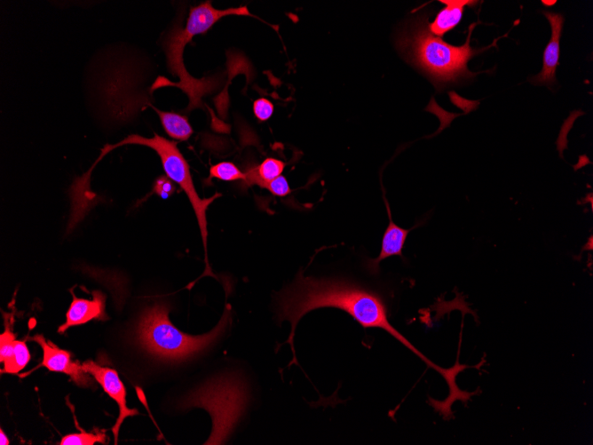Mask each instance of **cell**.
Masks as SVG:
<instances>
[{
    "instance_id": "cell-1",
    "label": "cell",
    "mask_w": 593,
    "mask_h": 445,
    "mask_svg": "<svg viewBox=\"0 0 593 445\" xmlns=\"http://www.w3.org/2000/svg\"><path fill=\"white\" fill-rule=\"evenodd\" d=\"M324 307L340 309L363 328L383 330L399 340L429 368L435 370L444 377L449 387V394L445 400L447 403L452 404L455 401H462L467 398L468 392L458 387L455 377L459 372L472 366L460 364L457 360L453 367L446 369L432 362L391 324L388 306L381 293L346 278H316L298 272L289 286L276 293V319L278 322L289 321L291 324L287 343H289L294 355L293 338L298 322L307 313Z\"/></svg>"
},
{
    "instance_id": "cell-2",
    "label": "cell",
    "mask_w": 593,
    "mask_h": 445,
    "mask_svg": "<svg viewBox=\"0 0 593 445\" xmlns=\"http://www.w3.org/2000/svg\"><path fill=\"white\" fill-rule=\"evenodd\" d=\"M476 23L469 28L463 45L454 46L431 33L428 21L417 20L399 38V46L409 61L421 69L436 85L457 83L473 77L468 61L484 49H473L470 36Z\"/></svg>"
},
{
    "instance_id": "cell-3",
    "label": "cell",
    "mask_w": 593,
    "mask_h": 445,
    "mask_svg": "<svg viewBox=\"0 0 593 445\" xmlns=\"http://www.w3.org/2000/svg\"><path fill=\"white\" fill-rule=\"evenodd\" d=\"M237 13L236 8L218 10L214 8L210 2H204L192 7L186 27L182 28L179 24L174 25L162 43L168 69L179 78V82L172 83L164 77H159L152 85V91L162 86H176L188 96L187 111L202 107V98L213 92L220 85L221 80L216 76L202 79L193 77L186 69L183 62L185 46L192 41L194 36L206 33L220 19L229 15H237Z\"/></svg>"
},
{
    "instance_id": "cell-4",
    "label": "cell",
    "mask_w": 593,
    "mask_h": 445,
    "mask_svg": "<svg viewBox=\"0 0 593 445\" xmlns=\"http://www.w3.org/2000/svg\"><path fill=\"white\" fill-rule=\"evenodd\" d=\"M170 306L158 301L146 306L139 316L136 337L151 355L167 362H181L210 346L226 329L230 314L225 308L218 323L210 332L193 336L176 328L170 321Z\"/></svg>"
},
{
    "instance_id": "cell-5",
    "label": "cell",
    "mask_w": 593,
    "mask_h": 445,
    "mask_svg": "<svg viewBox=\"0 0 593 445\" xmlns=\"http://www.w3.org/2000/svg\"><path fill=\"white\" fill-rule=\"evenodd\" d=\"M133 144L146 146L154 150L161 159L166 176L173 182L177 183L187 195L194 211L204 246L206 258V270L204 273H210L211 270L207 259L208 230L206 211L209 205L211 204L216 198L221 196V194L216 193L209 198H201L198 195L190 173L189 165L175 142L169 140L157 133H154L152 138H146L138 134H130L115 144L105 145L101 149L99 156L87 172H90L91 174L95 165L113 149L123 145Z\"/></svg>"
},
{
    "instance_id": "cell-6",
    "label": "cell",
    "mask_w": 593,
    "mask_h": 445,
    "mask_svg": "<svg viewBox=\"0 0 593 445\" xmlns=\"http://www.w3.org/2000/svg\"><path fill=\"white\" fill-rule=\"evenodd\" d=\"M83 370L95 378L103 390L114 399L119 407V415L111 430L115 435V443H117L119 429L128 417L138 415L137 409H130L126 403V390L115 370L100 366L97 362L87 360L82 363Z\"/></svg>"
},
{
    "instance_id": "cell-7",
    "label": "cell",
    "mask_w": 593,
    "mask_h": 445,
    "mask_svg": "<svg viewBox=\"0 0 593 445\" xmlns=\"http://www.w3.org/2000/svg\"><path fill=\"white\" fill-rule=\"evenodd\" d=\"M28 339L36 341L43 349V361L38 367L65 373L79 386L86 387L92 384L91 377L83 370L82 364L78 361H73L68 351L59 349L50 340L47 341L43 335L37 334Z\"/></svg>"
},
{
    "instance_id": "cell-8",
    "label": "cell",
    "mask_w": 593,
    "mask_h": 445,
    "mask_svg": "<svg viewBox=\"0 0 593 445\" xmlns=\"http://www.w3.org/2000/svg\"><path fill=\"white\" fill-rule=\"evenodd\" d=\"M72 294L73 300L66 314V322L59 327V333H64L68 328L84 324L91 320L107 319L105 310L106 296L103 292L93 290L91 299L80 298Z\"/></svg>"
},
{
    "instance_id": "cell-9",
    "label": "cell",
    "mask_w": 593,
    "mask_h": 445,
    "mask_svg": "<svg viewBox=\"0 0 593 445\" xmlns=\"http://www.w3.org/2000/svg\"><path fill=\"white\" fill-rule=\"evenodd\" d=\"M551 26V38L543 53V66L542 71L533 77L531 82L535 84L551 85L555 83L556 68L559 60V40L561 36L564 18L561 14L544 12Z\"/></svg>"
},
{
    "instance_id": "cell-10",
    "label": "cell",
    "mask_w": 593,
    "mask_h": 445,
    "mask_svg": "<svg viewBox=\"0 0 593 445\" xmlns=\"http://www.w3.org/2000/svg\"><path fill=\"white\" fill-rule=\"evenodd\" d=\"M385 204L389 223L383 235L380 253L376 258H368L365 262V266L371 274H377L379 273L380 263L385 258L392 256L404 258L402 250L407 234L417 226L415 225L412 228L406 229L396 225L392 220L391 210L386 201Z\"/></svg>"
},
{
    "instance_id": "cell-11",
    "label": "cell",
    "mask_w": 593,
    "mask_h": 445,
    "mask_svg": "<svg viewBox=\"0 0 593 445\" xmlns=\"http://www.w3.org/2000/svg\"><path fill=\"white\" fill-rule=\"evenodd\" d=\"M8 315L4 314L5 330L0 336V362H4L2 373L16 374L25 368L30 360V353L25 341L16 340L12 331Z\"/></svg>"
},
{
    "instance_id": "cell-12",
    "label": "cell",
    "mask_w": 593,
    "mask_h": 445,
    "mask_svg": "<svg viewBox=\"0 0 593 445\" xmlns=\"http://www.w3.org/2000/svg\"><path fill=\"white\" fill-rule=\"evenodd\" d=\"M445 4L436 15L431 23H428L431 33L438 37L443 36L447 32L453 29L462 20L465 6L473 4L474 1L468 0H441Z\"/></svg>"
},
{
    "instance_id": "cell-13",
    "label": "cell",
    "mask_w": 593,
    "mask_h": 445,
    "mask_svg": "<svg viewBox=\"0 0 593 445\" xmlns=\"http://www.w3.org/2000/svg\"><path fill=\"white\" fill-rule=\"evenodd\" d=\"M152 107L157 113L165 132L170 138L178 140H187L193 134L194 130L185 115L174 112L162 111L153 106Z\"/></svg>"
},
{
    "instance_id": "cell-14",
    "label": "cell",
    "mask_w": 593,
    "mask_h": 445,
    "mask_svg": "<svg viewBox=\"0 0 593 445\" xmlns=\"http://www.w3.org/2000/svg\"><path fill=\"white\" fill-rule=\"evenodd\" d=\"M285 166L284 162L273 157H268L259 165H256V171L258 177L257 186L265 188L267 182L281 175Z\"/></svg>"
},
{
    "instance_id": "cell-15",
    "label": "cell",
    "mask_w": 593,
    "mask_h": 445,
    "mask_svg": "<svg viewBox=\"0 0 593 445\" xmlns=\"http://www.w3.org/2000/svg\"><path fill=\"white\" fill-rule=\"evenodd\" d=\"M210 178H216L224 181L244 180L245 173L233 163L220 162L210 169Z\"/></svg>"
},
{
    "instance_id": "cell-16",
    "label": "cell",
    "mask_w": 593,
    "mask_h": 445,
    "mask_svg": "<svg viewBox=\"0 0 593 445\" xmlns=\"http://www.w3.org/2000/svg\"><path fill=\"white\" fill-rule=\"evenodd\" d=\"M107 435L103 431L94 430L93 433L81 431L79 433L65 435L60 445H93L96 442L106 443Z\"/></svg>"
},
{
    "instance_id": "cell-17",
    "label": "cell",
    "mask_w": 593,
    "mask_h": 445,
    "mask_svg": "<svg viewBox=\"0 0 593 445\" xmlns=\"http://www.w3.org/2000/svg\"><path fill=\"white\" fill-rule=\"evenodd\" d=\"M273 103L265 98H259L253 103V113L261 122L268 120L273 115Z\"/></svg>"
},
{
    "instance_id": "cell-18",
    "label": "cell",
    "mask_w": 593,
    "mask_h": 445,
    "mask_svg": "<svg viewBox=\"0 0 593 445\" xmlns=\"http://www.w3.org/2000/svg\"><path fill=\"white\" fill-rule=\"evenodd\" d=\"M154 192L162 199H167L175 192L173 181L167 176H160L154 182Z\"/></svg>"
},
{
    "instance_id": "cell-19",
    "label": "cell",
    "mask_w": 593,
    "mask_h": 445,
    "mask_svg": "<svg viewBox=\"0 0 593 445\" xmlns=\"http://www.w3.org/2000/svg\"><path fill=\"white\" fill-rule=\"evenodd\" d=\"M265 188L273 195L280 197L286 196L291 192L287 179L282 175L267 182Z\"/></svg>"
},
{
    "instance_id": "cell-20",
    "label": "cell",
    "mask_w": 593,
    "mask_h": 445,
    "mask_svg": "<svg viewBox=\"0 0 593 445\" xmlns=\"http://www.w3.org/2000/svg\"><path fill=\"white\" fill-rule=\"evenodd\" d=\"M0 444L1 445H8L9 444V440L7 436L4 433L3 430H0Z\"/></svg>"
}]
</instances>
